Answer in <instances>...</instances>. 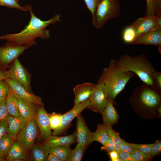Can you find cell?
Wrapping results in <instances>:
<instances>
[{
  "instance_id": "cell-33",
  "label": "cell",
  "mask_w": 161,
  "mask_h": 161,
  "mask_svg": "<svg viewBox=\"0 0 161 161\" xmlns=\"http://www.w3.org/2000/svg\"><path fill=\"white\" fill-rule=\"evenodd\" d=\"M146 4L145 16H157L154 0H145Z\"/></svg>"
},
{
  "instance_id": "cell-44",
  "label": "cell",
  "mask_w": 161,
  "mask_h": 161,
  "mask_svg": "<svg viewBox=\"0 0 161 161\" xmlns=\"http://www.w3.org/2000/svg\"><path fill=\"white\" fill-rule=\"evenodd\" d=\"M157 16H161V0H154Z\"/></svg>"
},
{
  "instance_id": "cell-41",
  "label": "cell",
  "mask_w": 161,
  "mask_h": 161,
  "mask_svg": "<svg viewBox=\"0 0 161 161\" xmlns=\"http://www.w3.org/2000/svg\"><path fill=\"white\" fill-rule=\"evenodd\" d=\"M120 150L126 151L131 154L135 149L131 143H128L122 139Z\"/></svg>"
},
{
  "instance_id": "cell-6",
  "label": "cell",
  "mask_w": 161,
  "mask_h": 161,
  "mask_svg": "<svg viewBox=\"0 0 161 161\" xmlns=\"http://www.w3.org/2000/svg\"><path fill=\"white\" fill-rule=\"evenodd\" d=\"M39 129L35 119L28 121L18 134L16 142L26 151L30 150L39 132Z\"/></svg>"
},
{
  "instance_id": "cell-46",
  "label": "cell",
  "mask_w": 161,
  "mask_h": 161,
  "mask_svg": "<svg viewBox=\"0 0 161 161\" xmlns=\"http://www.w3.org/2000/svg\"><path fill=\"white\" fill-rule=\"evenodd\" d=\"M47 161H60L58 157L55 155L49 153L47 158Z\"/></svg>"
},
{
  "instance_id": "cell-14",
  "label": "cell",
  "mask_w": 161,
  "mask_h": 161,
  "mask_svg": "<svg viewBox=\"0 0 161 161\" xmlns=\"http://www.w3.org/2000/svg\"><path fill=\"white\" fill-rule=\"evenodd\" d=\"M157 20V16H145L136 19L130 25L135 31L136 38L158 26Z\"/></svg>"
},
{
  "instance_id": "cell-45",
  "label": "cell",
  "mask_w": 161,
  "mask_h": 161,
  "mask_svg": "<svg viewBox=\"0 0 161 161\" xmlns=\"http://www.w3.org/2000/svg\"><path fill=\"white\" fill-rule=\"evenodd\" d=\"M108 153L112 161H116V160L118 158V152L115 150H114Z\"/></svg>"
},
{
  "instance_id": "cell-7",
  "label": "cell",
  "mask_w": 161,
  "mask_h": 161,
  "mask_svg": "<svg viewBox=\"0 0 161 161\" xmlns=\"http://www.w3.org/2000/svg\"><path fill=\"white\" fill-rule=\"evenodd\" d=\"M108 100V95L104 86L102 83L97 82L89 99V104L87 108L102 114Z\"/></svg>"
},
{
  "instance_id": "cell-4",
  "label": "cell",
  "mask_w": 161,
  "mask_h": 161,
  "mask_svg": "<svg viewBox=\"0 0 161 161\" xmlns=\"http://www.w3.org/2000/svg\"><path fill=\"white\" fill-rule=\"evenodd\" d=\"M161 92L155 88L143 83L137 88L130 100L133 108L139 111H156L161 105Z\"/></svg>"
},
{
  "instance_id": "cell-11",
  "label": "cell",
  "mask_w": 161,
  "mask_h": 161,
  "mask_svg": "<svg viewBox=\"0 0 161 161\" xmlns=\"http://www.w3.org/2000/svg\"><path fill=\"white\" fill-rule=\"evenodd\" d=\"M89 99L80 103L75 104L68 112L62 115L60 126L52 133L53 135H57L63 132L69 126L72 121L87 107L89 104Z\"/></svg>"
},
{
  "instance_id": "cell-3",
  "label": "cell",
  "mask_w": 161,
  "mask_h": 161,
  "mask_svg": "<svg viewBox=\"0 0 161 161\" xmlns=\"http://www.w3.org/2000/svg\"><path fill=\"white\" fill-rule=\"evenodd\" d=\"M116 63L122 71L133 72L143 83L156 89L152 78V73L156 70L152 64L144 55L132 57L125 54L116 60Z\"/></svg>"
},
{
  "instance_id": "cell-12",
  "label": "cell",
  "mask_w": 161,
  "mask_h": 161,
  "mask_svg": "<svg viewBox=\"0 0 161 161\" xmlns=\"http://www.w3.org/2000/svg\"><path fill=\"white\" fill-rule=\"evenodd\" d=\"M133 45H152L158 47L161 52V27H156L137 37L131 44Z\"/></svg>"
},
{
  "instance_id": "cell-16",
  "label": "cell",
  "mask_w": 161,
  "mask_h": 161,
  "mask_svg": "<svg viewBox=\"0 0 161 161\" xmlns=\"http://www.w3.org/2000/svg\"><path fill=\"white\" fill-rule=\"evenodd\" d=\"M96 84L84 83L78 84L73 88L75 95V104L83 102L89 99L95 86Z\"/></svg>"
},
{
  "instance_id": "cell-29",
  "label": "cell",
  "mask_w": 161,
  "mask_h": 161,
  "mask_svg": "<svg viewBox=\"0 0 161 161\" xmlns=\"http://www.w3.org/2000/svg\"><path fill=\"white\" fill-rule=\"evenodd\" d=\"M136 33L134 29L130 26L124 30L122 35L123 41L127 44H131L136 38Z\"/></svg>"
},
{
  "instance_id": "cell-20",
  "label": "cell",
  "mask_w": 161,
  "mask_h": 161,
  "mask_svg": "<svg viewBox=\"0 0 161 161\" xmlns=\"http://www.w3.org/2000/svg\"><path fill=\"white\" fill-rule=\"evenodd\" d=\"M76 139L75 133L63 137L53 135L47 139L46 143L50 148L57 146H70L75 142Z\"/></svg>"
},
{
  "instance_id": "cell-2",
  "label": "cell",
  "mask_w": 161,
  "mask_h": 161,
  "mask_svg": "<svg viewBox=\"0 0 161 161\" xmlns=\"http://www.w3.org/2000/svg\"><path fill=\"white\" fill-rule=\"evenodd\" d=\"M135 75L132 72L122 71L118 67L116 60L112 59L108 66L104 69L97 82L103 84L106 91L108 100L114 103L115 97Z\"/></svg>"
},
{
  "instance_id": "cell-49",
  "label": "cell",
  "mask_w": 161,
  "mask_h": 161,
  "mask_svg": "<svg viewBox=\"0 0 161 161\" xmlns=\"http://www.w3.org/2000/svg\"><path fill=\"white\" fill-rule=\"evenodd\" d=\"M19 0H16L17 1H18Z\"/></svg>"
},
{
  "instance_id": "cell-18",
  "label": "cell",
  "mask_w": 161,
  "mask_h": 161,
  "mask_svg": "<svg viewBox=\"0 0 161 161\" xmlns=\"http://www.w3.org/2000/svg\"><path fill=\"white\" fill-rule=\"evenodd\" d=\"M16 97L21 116L27 122L32 119L35 120L37 112V105L18 97Z\"/></svg>"
},
{
  "instance_id": "cell-1",
  "label": "cell",
  "mask_w": 161,
  "mask_h": 161,
  "mask_svg": "<svg viewBox=\"0 0 161 161\" xmlns=\"http://www.w3.org/2000/svg\"><path fill=\"white\" fill-rule=\"evenodd\" d=\"M30 14V19L28 24L21 32L15 33H9L0 36V40H6L15 45L37 44L36 40L38 38L47 39L50 37L49 30L46 29L48 26L61 21L60 14H56L49 20L43 21L37 17L32 11V6H25Z\"/></svg>"
},
{
  "instance_id": "cell-38",
  "label": "cell",
  "mask_w": 161,
  "mask_h": 161,
  "mask_svg": "<svg viewBox=\"0 0 161 161\" xmlns=\"http://www.w3.org/2000/svg\"><path fill=\"white\" fill-rule=\"evenodd\" d=\"M100 0H84L87 8L93 14Z\"/></svg>"
},
{
  "instance_id": "cell-48",
  "label": "cell",
  "mask_w": 161,
  "mask_h": 161,
  "mask_svg": "<svg viewBox=\"0 0 161 161\" xmlns=\"http://www.w3.org/2000/svg\"><path fill=\"white\" fill-rule=\"evenodd\" d=\"M4 161V157H3L0 153V161Z\"/></svg>"
},
{
  "instance_id": "cell-26",
  "label": "cell",
  "mask_w": 161,
  "mask_h": 161,
  "mask_svg": "<svg viewBox=\"0 0 161 161\" xmlns=\"http://www.w3.org/2000/svg\"><path fill=\"white\" fill-rule=\"evenodd\" d=\"M103 125L109 136L114 142V150L118 152L120 150L122 139L120 137L119 134L113 129L112 126L104 124Z\"/></svg>"
},
{
  "instance_id": "cell-37",
  "label": "cell",
  "mask_w": 161,
  "mask_h": 161,
  "mask_svg": "<svg viewBox=\"0 0 161 161\" xmlns=\"http://www.w3.org/2000/svg\"><path fill=\"white\" fill-rule=\"evenodd\" d=\"M5 103V99L0 101V120L6 119L9 115Z\"/></svg>"
},
{
  "instance_id": "cell-36",
  "label": "cell",
  "mask_w": 161,
  "mask_h": 161,
  "mask_svg": "<svg viewBox=\"0 0 161 161\" xmlns=\"http://www.w3.org/2000/svg\"><path fill=\"white\" fill-rule=\"evenodd\" d=\"M10 88L5 80L0 81V101L6 99Z\"/></svg>"
},
{
  "instance_id": "cell-30",
  "label": "cell",
  "mask_w": 161,
  "mask_h": 161,
  "mask_svg": "<svg viewBox=\"0 0 161 161\" xmlns=\"http://www.w3.org/2000/svg\"><path fill=\"white\" fill-rule=\"evenodd\" d=\"M0 5L14 8L24 11H27L25 6H22L16 0H0Z\"/></svg>"
},
{
  "instance_id": "cell-5",
  "label": "cell",
  "mask_w": 161,
  "mask_h": 161,
  "mask_svg": "<svg viewBox=\"0 0 161 161\" xmlns=\"http://www.w3.org/2000/svg\"><path fill=\"white\" fill-rule=\"evenodd\" d=\"M121 9L120 0H100L92 15V25L101 28L109 20L118 18Z\"/></svg>"
},
{
  "instance_id": "cell-47",
  "label": "cell",
  "mask_w": 161,
  "mask_h": 161,
  "mask_svg": "<svg viewBox=\"0 0 161 161\" xmlns=\"http://www.w3.org/2000/svg\"><path fill=\"white\" fill-rule=\"evenodd\" d=\"M8 78V71H4L0 69V81L5 80Z\"/></svg>"
},
{
  "instance_id": "cell-35",
  "label": "cell",
  "mask_w": 161,
  "mask_h": 161,
  "mask_svg": "<svg viewBox=\"0 0 161 161\" xmlns=\"http://www.w3.org/2000/svg\"><path fill=\"white\" fill-rule=\"evenodd\" d=\"M152 80L155 88L159 92H161V73L154 72L152 76Z\"/></svg>"
},
{
  "instance_id": "cell-39",
  "label": "cell",
  "mask_w": 161,
  "mask_h": 161,
  "mask_svg": "<svg viewBox=\"0 0 161 161\" xmlns=\"http://www.w3.org/2000/svg\"><path fill=\"white\" fill-rule=\"evenodd\" d=\"M161 152V142L160 140H157L153 145L150 154L153 157L160 154Z\"/></svg>"
},
{
  "instance_id": "cell-15",
  "label": "cell",
  "mask_w": 161,
  "mask_h": 161,
  "mask_svg": "<svg viewBox=\"0 0 161 161\" xmlns=\"http://www.w3.org/2000/svg\"><path fill=\"white\" fill-rule=\"evenodd\" d=\"M41 134L42 137L47 140L51 136L49 115L43 106L38 107L35 119Z\"/></svg>"
},
{
  "instance_id": "cell-22",
  "label": "cell",
  "mask_w": 161,
  "mask_h": 161,
  "mask_svg": "<svg viewBox=\"0 0 161 161\" xmlns=\"http://www.w3.org/2000/svg\"><path fill=\"white\" fill-rule=\"evenodd\" d=\"M50 148L45 143L41 145L34 144L31 149L30 160L34 161H46L49 154Z\"/></svg>"
},
{
  "instance_id": "cell-17",
  "label": "cell",
  "mask_w": 161,
  "mask_h": 161,
  "mask_svg": "<svg viewBox=\"0 0 161 161\" xmlns=\"http://www.w3.org/2000/svg\"><path fill=\"white\" fill-rule=\"evenodd\" d=\"M7 120L8 123L7 133L14 140H16L21 130L25 126L27 121L22 116L15 117L9 115Z\"/></svg>"
},
{
  "instance_id": "cell-9",
  "label": "cell",
  "mask_w": 161,
  "mask_h": 161,
  "mask_svg": "<svg viewBox=\"0 0 161 161\" xmlns=\"http://www.w3.org/2000/svg\"><path fill=\"white\" fill-rule=\"evenodd\" d=\"M5 80L16 96L38 106H43L41 98L27 90L21 83L10 78Z\"/></svg>"
},
{
  "instance_id": "cell-8",
  "label": "cell",
  "mask_w": 161,
  "mask_h": 161,
  "mask_svg": "<svg viewBox=\"0 0 161 161\" xmlns=\"http://www.w3.org/2000/svg\"><path fill=\"white\" fill-rule=\"evenodd\" d=\"M31 46L13 44L7 41L4 45L0 47V64L3 67L7 66Z\"/></svg>"
},
{
  "instance_id": "cell-34",
  "label": "cell",
  "mask_w": 161,
  "mask_h": 161,
  "mask_svg": "<svg viewBox=\"0 0 161 161\" xmlns=\"http://www.w3.org/2000/svg\"><path fill=\"white\" fill-rule=\"evenodd\" d=\"M131 144L135 150L145 153L150 154L154 143L149 144Z\"/></svg>"
},
{
  "instance_id": "cell-40",
  "label": "cell",
  "mask_w": 161,
  "mask_h": 161,
  "mask_svg": "<svg viewBox=\"0 0 161 161\" xmlns=\"http://www.w3.org/2000/svg\"><path fill=\"white\" fill-rule=\"evenodd\" d=\"M118 158L124 161H136L131 154L125 151L120 150L118 151Z\"/></svg>"
},
{
  "instance_id": "cell-32",
  "label": "cell",
  "mask_w": 161,
  "mask_h": 161,
  "mask_svg": "<svg viewBox=\"0 0 161 161\" xmlns=\"http://www.w3.org/2000/svg\"><path fill=\"white\" fill-rule=\"evenodd\" d=\"M131 154L136 161H148L153 157L150 154L145 153L136 150Z\"/></svg>"
},
{
  "instance_id": "cell-28",
  "label": "cell",
  "mask_w": 161,
  "mask_h": 161,
  "mask_svg": "<svg viewBox=\"0 0 161 161\" xmlns=\"http://www.w3.org/2000/svg\"><path fill=\"white\" fill-rule=\"evenodd\" d=\"M85 149V148L78 143L75 148L70 150L66 161H81L83 157Z\"/></svg>"
},
{
  "instance_id": "cell-24",
  "label": "cell",
  "mask_w": 161,
  "mask_h": 161,
  "mask_svg": "<svg viewBox=\"0 0 161 161\" xmlns=\"http://www.w3.org/2000/svg\"><path fill=\"white\" fill-rule=\"evenodd\" d=\"M93 141H96L104 146L108 139L109 136L105 130L103 124H99L95 132L92 133Z\"/></svg>"
},
{
  "instance_id": "cell-31",
  "label": "cell",
  "mask_w": 161,
  "mask_h": 161,
  "mask_svg": "<svg viewBox=\"0 0 161 161\" xmlns=\"http://www.w3.org/2000/svg\"><path fill=\"white\" fill-rule=\"evenodd\" d=\"M62 115L53 113L49 116L50 127L54 130L57 129L60 126L61 121Z\"/></svg>"
},
{
  "instance_id": "cell-27",
  "label": "cell",
  "mask_w": 161,
  "mask_h": 161,
  "mask_svg": "<svg viewBox=\"0 0 161 161\" xmlns=\"http://www.w3.org/2000/svg\"><path fill=\"white\" fill-rule=\"evenodd\" d=\"M13 139L7 133L0 139V153L4 157L13 143Z\"/></svg>"
},
{
  "instance_id": "cell-10",
  "label": "cell",
  "mask_w": 161,
  "mask_h": 161,
  "mask_svg": "<svg viewBox=\"0 0 161 161\" xmlns=\"http://www.w3.org/2000/svg\"><path fill=\"white\" fill-rule=\"evenodd\" d=\"M9 78L21 83L27 90L32 92L31 76L17 59L13 62L8 71Z\"/></svg>"
},
{
  "instance_id": "cell-23",
  "label": "cell",
  "mask_w": 161,
  "mask_h": 161,
  "mask_svg": "<svg viewBox=\"0 0 161 161\" xmlns=\"http://www.w3.org/2000/svg\"><path fill=\"white\" fill-rule=\"evenodd\" d=\"M5 103L9 115L15 117L21 116L17 98L10 88L5 99Z\"/></svg>"
},
{
  "instance_id": "cell-42",
  "label": "cell",
  "mask_w": 161,
  "mask_h": 161,
  "mask_svg": "<svg viewBox=\"0 0 161 161\" xmlns=\"http://www.w3.org/2000/svg\"><path fill=\"white\" fill-rule=\"evenodd\" d=\"M114 142L112 139L109 137L105 145L103 146V149L106 151L109 152L114 150Z\"/></svg>"
},
{
  "instance_id": "cell-43",
  "label": "cell",
  "mask_w": 161,
  "mask_h": 161,
  "mask_svg": "<svg viewBox=\"0 0 161 161\" xmlns=\"http://www.w3.org/2000/svg\"><path fill=\"white\" fill-rule=\"evenodd\" d=\"M8 123L7 119L0 120V139L7 133Z\"/></svg>"
},
{
  "instance_id": "cell-13",
  "label": "cell",
  "mask_w": 161,
  "mask_h": 161,
  "mask_svg": "<svg viewBox=\"0 0 161 161\" xmlns=\"http://www.w3.org/2000/svg\"><path fill=\"white\" fill-rule=\"evenodd\" d=\"M76 136L77 141L83 148H86L93 141L92 133L87 127L80 114L77 117Z\"/></svg>"
},
{
  "instance_id": "cell-25",
  "label": "cell",
  "mask_w": 161,
  "mask_h": 161,
  "mask_svg": "<svg viewBox=\"0 0 161 161\" xmlns=\"http://www.w3.org/2000/svg\"><path fill=\"white\" fill-rule=\"evenodd\" d=\"M70 146H57L50 148L49 153L56 155L60 161H66L71 150Z\"/></svg>"
},
{
  "instance_id": "cell-19",
  "label": "cell",
  "mask_w": 161,
  "mask_h": 161,
  "mask_svg": "<svg viewBox=\"0 0 161 161\" xmlns=\"http://www.w3.org/2000/svg\"><path fill=\"white\" fill-rule=\"evenodd\" d=\"M114 103L108 100L106 105L102 114L104 124L111 126L117 123L119 116L114 106Z\"/></svg>"
},
{
  "instance_id": "cell-21",
  "label": "cell",
  "mask_w": 161,
  "mask_h": 161,
  "mask_svg": "<svg viewBox=\"0 0 161 161\" xmlns=\"http://www.w3.org/2000/svg\"><path fill=\"white\" fill-rule=\"evenodd\" d=\"M27 151L24 150L17 142L13 143L6 159L9 161H23L28 158Z\"/></svg>"
}]
</instances>
